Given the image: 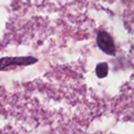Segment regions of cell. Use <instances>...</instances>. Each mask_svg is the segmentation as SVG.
Returning <instances> with one entry per match:
<instances>
[{
	"label": "cell",
	"mask_w": 134,
	"mask_h": 134,
	"mask_svg": "<svg viewBox=\"0 0 134 134\" xmlns=\"http://www.w3.org/2000/svg\"><path fill=\"white\" fill-rule=\"evenodd\" d=\"M97 44L102 51L107 53H113L115 52V47L112 39L108 33L102 31L97 36Z\"/></svg>",
	"instance_id": "6da1fadb"
},
{
	"label": "cell",
	"mask_w": 134,
	"mask_h": 134,
	"mask_svg": "<svg viewBox=\"0 0 134 134\" xmlns=\"http://www.w3.org/2000/svg\"><path fill=\"white\" fill-rule=\"evenodd\" d=\"M107 72H108V68H107V66L105 64H103L102 67L99 66L98 68H97V75H98L99 76H104L107 74Z\"/></svg>",
	"instance_id": "7a4b0ae2"
}]
</instances>
